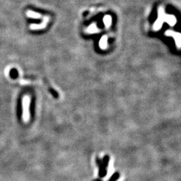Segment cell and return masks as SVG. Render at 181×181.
<instances>
[{
    "label": "cell",
    "mask_w": 181,
    "mask_h": 181,
    "mask_svg": "<svg viewBox=\"0 0 181 181\" xmlns=\"http://www.w3.org/2000/svg\"><path fill=\"white\" fill-rule=\"evenodd\" d=\"M29 103L30 98L28 95H25L22 99V119L24 122H27L29 119Z\"/></svg>",
    "instance_id": "1"
},
{
    "label": "cell",
    "mask_w": 181,
    "mask_h": 181,
    "mask_svg": "<svg viewBox=\"0 0 181 181\" xmlns=\"http://www.w3.org/2000/svg\"><path fill=\"white\" fill-rule=\"evenodd\" d=\"M27 15L29 17H33V18H40L41 15L38 13H35L32 11H28L27 12Z\"/></svg>",
    "instance_id": "2"
}]
</instances>
